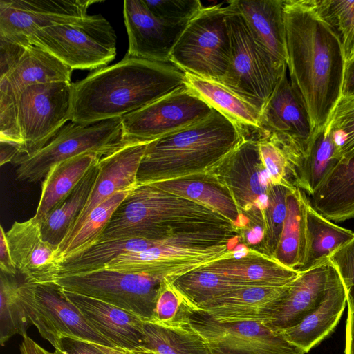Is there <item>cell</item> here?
Listing matches in <instances>:
<instances>
[{
  "mask_svg": "<svg viewBox=\"0 0 354 354\" xmlns=\"http://www.w3.org/2000/svg\"><path fill=\"white\" fill-rule=\"evenodd\" d=\"M181 308L190 326L207 342L212 354H305L265 323L220 322L184 301Z\"/></svg>",
  "mask_w": 354,
  "mask_h": 354,
  "instance_id": "obj_11",
  "label": "cell"
},
{
  "mask_svg": "<svg viewBox=\"0 0 354 354\" xmlns=\"http://www.w3.org/2000/svg\"><path fill=\"white\" fill-rule=\"evenodd\" d=\"M189 307L201 310L225 295L251 286L201 268L182 274L169 282Z\"/></svg>",
  "mask_w": 354,
  "mask_h": 354,
  "instance_id": "obj_33",
  "label": "cell"
},
{
  "mask_svg": "<svg viewBox=\"0 0 354 354\" xmlns=\"http://www.w3.org/2000/svg\"><path fill=\"white\" fill-rule=\"evenodd\" d=\"M151 184L216 212L231 222L240 235L241 231H247L250 228V221L241 213L228 189L212 174L189 176Z\"/></svg>",
  "mask_w": 354,
  "mask_h": 354,
  "instance_id": "obj_25",
  "label": "cell"
},
{
  "mask_svg": "<svg viewBox=\"0 0 354 354\" xmlns=\"http://www.w3.org/2000/svg\"><path fill=\"white\" fill-rule=\"evenodd\" d=\"M345 354H354V309L348 305Z\"/></svg>",
  "mask_w": 354,
  "mask_h": 354,
  "instance_id": "obj_52",
  "label": "cell"
},
{
  "mask_svg": "<svg viewBox=\"0 0 354 354\" xmlns=\"http://www.w3.org/2000/svg\"><path fill=\"white\" fill-rule=\"evenodd\" d=\"M21 145L13 142L0 140V163H13L19 155Z\"/></svg>",
  "mask_w": 354,
  "mask_h": 354,
  "instance_id": "obj_50",
  "label": "cell"
},
{
  "mask_svg": "<svg viewBox=\"0 0 354 354\" xmlns=\"http://www.w3.org/2000/svg\"><path fill=\"white\" fill-rule=\"evenodd\" d=\"M231 38L227 7L203 6L187 24L169 56L185 73L220 82L229 65Z\"/></svg>",
  "mask_w": 354,
  "mask_h": 354,
  "instance_id": "obj_6",
  "label": "cell"
},
{
  "mask_svg": "<svg viewBox=\"0 0 354 354\" xmlns=\"http://www.w3.org/2000/svg\"><path fill=\"white\" fill-rule=\"evenodd\" d=\"M143 1L154 15L176 26H186L203 8L198 0Z\"/></svg>",
  "mask_w": 354,
  "mask_h": 354,
  "instance_id": "obj_44",
  "label": "cell"
},
{
  "mask_svg": "<svg viewBox=\"0 0 354 354\" xmlns=\"http://www.w3.org/2000/svg\"><path fill=\"white\" fill-rule=\"evenodd\" d=\"M54 352L55 354H104L93 343L72 337L62 339L60 348Z\"/></svg>",
  "mask_w": 354,
  "mask_h": 354,
  "instance_id": "obj_48",
  "label": "cell"
},
{
  "mask_svg": "<svg viewBox=\"0 0 354 354\" xmlns=\"http://www.w3.org/2000/svg\"><path fill=\"white\" fill-rule=\"evenodd\" d=\"M226 7L231 55L220 83L261 112L287 64H278L256 40L242 15L230 1Z\"/></svg>",
  "mask_w": 354,
  "mask_h": 354,
  "instance_id": "obj_5",
  "label": "cell"
},
{
  "mask_svg": "<svg viewBox=\"0 0 354 354\" xmlns=\"http://www.w3.org/2000/svg\"><path fill=\"white\" fill-rule=\"evenodd\" d=\"M354 95V57L345 62L342 96Z\"/></svg>",
  "mask_w": 354,
  "mask_h": 354,
  "instance_id": "obj_51",
  "label": "cell"
},
{
  "mask_svg": "<svg viewBox=\"0 0 354 354\" xmlns=\"http://www.w3.org/2000/svg\"><path fill=\"white\" fill-rule=\"evenodd\" d=\"M335 153V143L325 127L315 131L292 185L311 196L339 163Z\"/></svg>",
  "mask_w": 354,
  "mask_h": 354,
  "instance_id": "obj_36",
  "label": "cell"
},
{
  "mask_svg": "<svg viewBox=\"0 0 354 354\" xmlns=\"http://www.w3.org/2000/svg\"><path fill=\"white\" fill-rule=\"evenodd\" d=\"M210 174L228 189L241 213L263 232L267 193L273 184L262 162L257 140L245 139Z\"/></svg>",
  "mask_w": 354,
  "mask_h": 354,
  "instance_id": "obj_14",
  "label": "cell"
},
{
  "mask_svg": "<svg viewBox=\"0 0 354 354\" xmlns=\"http://www.w3.org/2000/svg\"><path fill=\"white\" fill-rule=\"evenodd\" d=\"M214 109L186 85L122 118V141L149 143L199 122Z\"/></svg>",
  "mask_w": 354,
  "mask_h": 354,
  "instance_id": "obj_13",
  "label": "cell"
},
{
  "mask_svg": "<svg viewBox=\"0 0 354 354\" xmlns=\"http://www.w3.org/2000/svg\"><path fill=\"white\" fill-rule=\"evenodd\" d=\"M183 302L181 296L164 281L157 296L153 317L151 322L167 323L174 319Z\"/></svg>",
  "mask_w": 354,
  "mask_h": 354,
  "instance_id": "obj_46",
  "label": "cell"
},
{
  "mask_svg": "<svg viewBox=\"0 0 354 354\" xmlns=\"http://www.w3.org/2000/svg\"><path fill=\"white\" fill-rule=\"evenodd\" d=\"M0 268L1 272L11 276L19 274L12 259L6 232L0 227Z\"/></svg>",
  "mask_w": 354,
  "mask_h": 354,
  "instance_id": "obj_49",
  "label": "cell"
},
{
  "mask_svg": "<svg viewBox=\"0 0 354 354\" xmlns=\"http://www.w3.org/2000/svg\"><path fill=\"white\" fill-rule=\"evenodd\" d=\"M123 15L129 39L127 55L169 62L171 51L185 26L157 17L143 0L124 1Z\"/></svg>",
  "mask_w": 354,
  "mask_h": 354,
  "instance_id": "obj_19",
  "label": "cell"
},
{
  "mask_svg": "<svg viewBox=\"0 0 354 354\" xmlns=\"http://www.w3.org/2000/svg\"><path fill=\"white\" fill-rule=\"evenodd\" d=\"M28 41L73 70L102 68L116 55L115 30L101 15L38 30Z\"/></svg>",
  "mask_w": 354,
  "mask_h": 354,
  "instance_id": "obj_7",
  "label": "cell"
},
{
  "mask_svg": "<svg viewBox=\"0 0 354 354\" xmlns=\"http://www.w3.org/2000/svg\"><path fill=\"white\" fill-rule=\"evenodd\" d=\"M245 139L235 124L214 110L205 120L148 143L137 185L210 174Z\"/></svg>",
  "mask_w": 354,
  "mask_h": 354,
  "instance_id": "obj_3",
  "label": "cell"
},
{
  "mask_svg": "<svg viewBox=\"0 0 354 354\" xmlns=\"http://www.w3.org/2000/svg\"><path fill=\"white\" fill-rule=\"evenodd\" d=\"M133 189L115 193L89 213L78 231L68 241L59 245L62 263L97 243L115 211Z\"/></svg>",
  "mask_w": 354,
  "mask_h": 354,
  "instance_id": "obj_39",
  "label": "cell"
},
{
  "mask_svg": "<svg viewBox=\"0 0 354 354\" xmlns=\"http://www.w3.org/2000/svg\"><path fill=\"white\" fill-rule=\"evenodd\" d=\"M317 15L338 37L345 62L354 57V1L310 0Z\"/></svg>",
  "mask_w": 354,
  "mask_h": 354,
  "instance_id": "obj_40",
  "label": "cell"
},
{
  "mask_svg": "<svg viewBox=\"0 0 354 354\" xmlns=\"http://www.w3.org/2000/svg\"><path fill=\"white\" fill-rule=\"evenodd\" d=\"M292 185H272L267 193V203L263 214V253L273 257L277 248L287 214L286 197Z\"/></svg>",
  "mask_w": 354,
  "mask_h": 354,
  "instance_id": "obj_42",
  "label": "cell"
},
{
  "mask_svg": "<svg viewBox=\"0 0 354 354\" xmlns=\"http://www.w3.org/2000/svg\"><path fill=\"white\" fill-rule=\"evenodd\" d=\"M335 146L339 162L354 156V95L341 96L325 125Z\"/></svg>",
  "mask_w": 354,
  "mask_h": 354,
  "instance_id": "obj_41",
  "label": "cell"
},
{
  "mask_svg": "<svg viewBox=\"0 0 354 354\" xmlns=\"http://www.w3.org/2000/svg\"><path fill=\"white\" fill-rule=\"evenodd\" d=\"M26 47L0 37V78L6 76L17 66Z\"/></svg>",
  "mask_w": 354,
  "mask_h": 354,
  "instance_id": "obj_47",
  "label": "cell"
},
{
  "mask_svg": "<svg viewBox=\"0 0 354 354\" xmlns=\"http://www.w3.org/2000/svg\"><path fill=\"white\" fill-rule=\"evenodd\" d=\"M185 85L235 124L245 139L259 140L263 136L261 112L221 83L185 73Z\"/></svg>",
  "mask_w": 354,
  "mask_h": 354,
  "instance_id": "obj_26",
  "label": "cell"
},
{
  "mask_svg": "<svg viewBox=\"0 0 354 354\" xmlns=\"http://www.w3.org/2000/svg\"><path fill=\"white\" fill-rule=\"evenodd\" d=\"M156 240L128 238L97 242L81 254L64 261L62 264L59 275L102 269L120 254L146 250L154 245Z\"/></svg>",
  "mask_w": 354,
  "mask_h": 354,
  "instance_id": "obj_37",
  "label": "cell"
},
{
  "mask_svg": "<svg viewBox=\"0 0 354 354\" xmlns=\"http://www.w3.org/2000/svg\"><path fill=\"white\" fill-rule=\"evenodd\" d=\"M148 143L124 144L102 157L98 174L88 199L62 244L80 229L89 213L115 193L137 185L138 169Z\"/></svg>",
  "mask_w": 354,
  "mask_h": 354,
  "instance_id": "obj_20",
  "label": "cell"
},
{
  "mask_svg": "<svg viewBox=\"0 0 354 354\" xmlns=\"http://www.w3.org/2000/svg\"><path fill=\"white\" fill-rule=\"evenodd\" d=\"M6 234L16 268L27 281L55 282L62 264L59 246L44 239L41 223L35 216L14 222Z\"/></svg>",
  "mask_w": 354,
  "mask_h": 354,
  "instance_id": "obj_17",
  "label": "cell"
},
{
  "mask_svg": "<svg viewBox=\"0 0 354 354\" xmlns=\"http://www.w3.org/2000/svg\"><path fill=\"white\" fill-rule=\"evenodd\" d=\"M73 83L38 84L25 88L18 97V121L24 140L12 164L46 146L70 120Z\"/></svg>",
  "mask_w": 354,
  "mask_h": 354,
  "instance_id": "obj_12",
  "label": "cell"
},
{
  "mask_svg": "<svg viewBox=\"0 0 354 354\" xmlns=\"http://www.w3.org/2000/svg\"><path fill=\"white\" fill-rule=\"evenodd\" d=\"M24 304L31 324L55 349L60 348L62 339L65 337L114 347L89 324L55 282L35 284L28 281Z\"/></svg>",
  "mask_w": 354,
  "mask_h": 354,
  "instance_id": "obj_10",
  "label": "cell"
},
{
  "mask_svg": "<svg viewBox=\"0 0 354 354\" xmlns=\"http://www.w3.org/2000/svg\"><path fill=\"white\" fill-rule=\"evenodd\" d=\"M223 227L236 229L224 216L203 205L151 183L137 185L118 207L97 242L160 239Z\"/></svg>",
  "mask_w": 354,
  "mask_h": 354,
  "instance_id": "obj_4",
  "label": "cell"
},
{
  "mask_svg": "<svg viewBox=\"0 0 354 354\" xmlns=\"http://www.w3.org/2000/svg\"><path fill=\"white\" fill-rule=\"evenodd\" d=\"M144 331L145 347L158 354H212L205 340L187 322L181 306L170 322H144Z\"/></svg>",
  "mask_w": 354,
  "mask_h": 354,
  "instance_id": "obj_31",
  "label": "cell"
},
{
  "mask_svg": "<svg viewBox=\"0 0 354 354\" xmlns=\"http://www.w3.org/2000/svg\"><path fill=\"white\" fill-rule=\"evenodd\" d=\"M260 125L262 138H274L305 157L315 132L303 98L288 77V67L261 112Z\"/></svg>",
  "mask_w": 354,
  "mask_h": 354,
  "instance_id": "obj_16",
  "label": "cell"
},
{
  "mask_svg": "<svg viewBox=\"0 0 354 354\" xmlns=\"http://www.w3.org/2000/svg\"><path fill=\"white\" fill-rule=\"evenodd\" d=\"M310 197L312 206L331 221L354 218V156L339 162Z\"/></svg>",
  "mask_w": 354,
  "mask_h": 354,
  "instance_id": "obj_29",
  "label": "cell"
},
{
  "mask_svg": "<svg viewBox=\"0 0 354 354\" xmlns=\"http://www.w3.org/2000/svg\"><path fill=\"white\" fill-rule=\"evenodd\" d=\"M346 304V290L338 274L320 305L299 324L280 333L290 343L307 353L333 330Z\"/></svg>",
  "mask_w": 354,
  "mask_h": 354,
  "instance_id": "obj_28",
  "label": "cell"
},
{
  "mask_svg": "<svg viewBox=\"0 0 354 354\" xmlns=\"http://www.w3.org/2000/svg\"><path fill=\"white\" fill-rule=\"evenodd\" d=\"M283 17L289 78L303 98L315 132L325 127L342 96L343 49L310 0H284Z\"/></svg>",
  "mask_w": 354,
  "mask_h": 354,
  "instance_id": "obj_1",
  "label": "cell"
},
{
  "mask_svg": "<svg viewBox=\"0 0 354 354\" xmlns=\"http://www.w3.org/2000/svg\"><path fill=\"white\" fill-rule=\"evenodd\" d=\"M353 238L354 232L324 217L310 201L306 212V256L298 271H306L329 259L335 250Z\"/></svg>",
  "mask_w": 354,
  "mask_h": 354,
  "instance_id": "obj_34",
  "label": "cell"
},
{
  "mask_svg": "<svg viewBox=\"0 0 354 354\" xmlns=\"http://www.w3.org/2000/svg\"><path fill=\"white\" fill-rule=\"evenodd\" d=\"M64 292L89 324L114 347H145L144 322L140 317L102 300L65 290Z\"/></svg>",
  "mask_w": 354,
  "mask_h": 354,
  "instance_id": "obj_21",
  "label": "cell"
},
{
  "mask_svg": "<svg viewBox=\"0 0 354 354\" xmlns=\"http://www.w3.org/2000/svg\"><path fill=\"white\" fill-rule=\"evenodd\" d=\"M344 284L347 304L354 309V238L329 257Z\"/></svg>",
  "mask_w": 354,
  "mask_h": 354,
  "instance_id": "obj_45",
  "label": "cell"
},
{
  "mask_svg": "<svg viewBox=\"0 0 354 354\" xmlns=\"http://www.w3.org/2000/svg\"><path fill=\"white\" fill-rule=\"evenodd\" d=\"M290 285L248 286L230 292L201 310L220 322L252 321L266 324Z\"/></svg>",
  "mask_w": 354,
  "mask_h": 354,
  "instance_id": "obj_24",
  "label": "cell"
},
{
  "mask_svg": "<svg viewBox=\"0 0 354 354\" xmlns=\"http://www.w3.org/2000/svg\"><path fill=\"white\" fill-rule=\"evenodd\" d=\"M98 162L41 222V233L46 241L59 246L68 235L88 199L98 174Z\"/></svg>",
  "mask_w": 354,
  "mask_h": 354,
  "instance_id": "obj_35",
  "label": "cell"
},
{
  "mask_svg": "<svg viewBox=\"0 0 354 354\" xmlns=\"http://www.w3.org/2000/svg\"><path fill=\"white\" fill-rule=\"evenodd\" d=\"M185 85L171 62L125 55L73 83L70 121L83 125L122 118Z\"/></svg>",
  "mask_w": 354,
  "mask_h": 354,
  "instance_id": "obj_2",
  "label": "cell"
},
{
  "mask_svg": "<svg viewBox=\"0 0 354 354\" xmlns=\"http://www.w3.org/2000/svg\"><path fill=\"white\" fill-rule=\"evenodd\" d=\"M338 274L330 259L310 270L299 272L266 325L281 332L299 324L320 305Z\"/></svg>",
  "mask_w": 354,
  "mask_h": 354,
  "instance_id": "obj_18",
  "label": "cell"
},
{
  "mask_svg": "<svg viewBox=\"0 0 354 354\" xmlns=\"http://www.w3.org/2000/svg\"><path fill=\"white\" fill-rule=\"evenodd\" d=\"M20 351L21 354H55V352H50L42 348L27 334L23 336Z\"/></svg>",
  "mask_w": 354,
  "mask_h": 354,
  "instance_id": "obj_54",
  "label": "cell"
},
{
  "mask_svg": "<svg viewBox=\"0 0 354 354\" xmlns=\"http://www.w3.org/2000/svg\"><path fill=\"white\" fill-rule=\"evenodd\" d=\"M73 69L55 56L29 45L17 66L0 78V105L17 109L19 94L27 87L53 82H71Z\"/></svg>",
  "mask_w": 354,
  "mask_h": 354,
  "instance_id": "obj_22",
  "label": "cell"
},
{
  "mask_svg": "<svg viewBox=\"0 0 354 354\" xmlns=\"http://www.w3.org/2000/svg\"><path fill=\"white\" fill-rule=\"evenodd\" d=\"M261 46L280 66L286 64L284 0H233Z\"/></svg>",
  "mask_w": 354,
  "mask_h": 354,
  "instance_id": "obj_27",
  "label": "cell"
},
{
  "mask_svg": "<svg viewBox=\"0 0 354 354\" xmlns=\"http://www.w3.org/2000/svg\"><path fill=\"white\" fill-rule=\"evenodd\" d=\"M27 281L20 273L0 274V344L3 346L15 335H26L31 324L24 304Z\"/></svg>",
  "mask_w": 354,
  "mask_h": 354,
  "instance_id": "obj_38",
  "label": "cell"
},
{
  "mask_svg": "<svg viewBox=\"0 0 354 354\" xmlns=\"http://www.w3.org/2000/svg\"><path fill=\"white\" fill-rule=\"evenodd\" d=\"M234 252L201 268L253 285L278 287L290 285L299 274V271L257 250L246 248L239 255Z\"/></svg>",
  "mask_w": 354,
  "mask_h": 354,
  "instance_id": "obj_23",
  "label": "cell"
},
{
  "mask_svg": "<svg viewBox=\"0 0 354 354\" xmlns=\"http://www.w3.org/2000/svg\"><path fill=\"white\" fill-rule=\"evenodd\" d=\"M93 0H0V37L30 45L28 37L51 26L72 23L88 16Z\"/></svg>",
  "mask_w": 354,
  "mask_h": 354,
  "instance_id": "obj_15",
  "label": "cell"
},
{
  "mask_svg": "<svg viewBox=\"0 0 354 354\" xmlns=\"http://www.w3.org/2000/svg\"><path fill=\"white\" fill-rule=\"evenodd\" d=\"M310 199L295 187L286 197L287 214L274 258L282 265L298 271L306 250V212Z\"/></svg>",
  "mask_w": 354,
  "mask_h": 354,
  "instance_id": "obj_32",
  "label": "cell"
},
{
  "mask_svg": "<svg viewBox=\"0 0 354 354\" xmlns=\"http://www.w3.org/2000/svg\"><path fill=\"white\" fill-rule=\"evenodd\" d=\"M102 156L85 153L55 164L41 183V197L35 217L40 223L54 209L96 165Z\"/></svg>",
  "mask_w": 354,
  "mask_h": 354,
  "instance_id": "obj_30",
  "label": "cell"
},
{
  "mask_svg": "<svg viewBox=\"0 0 354 354\" xmlns=\"http://www.w3.org/2000/svg\"><path fill=\"white\" fill-rule=\"evenodd\" d=\"M124 144L122 118L88 125L71 122L42 149L15 165L16 177L19 181L37 183L59 162L85 153L104 156Z\"/></svg>",
  "mask_w": 354,
  "mask_h": 354,
  "instance_id": "obj_8",
  "label": "cell"
},
{
  "mask_svg": "<svg viewBox=\"0 0 354 354\" xmlns=\"http://www.w3.org/2000/svg\"><path fill=\"white\" fill-rule=\"evenodd\" d=\"M257 142L262 162L272 183L292 185L289 180L290 162L286 151L269 137L261 138Z\"/></svg>",
  "mask_w": 354,
  "mask_h": 354,
  "instance_id": "obj_43",
  "label": "cell"
},
{
  "mask_svg": "<svg viewBox=\"0 0 354 354\" xmlns=\"http://www.w3.org/2000/svg\"><path fill=\"white\" fill-rule=\"evenodd\" d=\"M104 354H158L156 351L146 347L137 349H124L118 347H109L94 344Z\"/></svg>",
  "mask_w": 354,
  "mask_h": 354,
  "instance_id": "obj_53",
  "label": "cell"
},
{
  "mask_svg": "<svg viewBox=\"0 0 354 354\" xmlns=\"http://www.w3.org/2000/svg\"><path fill=\"white\" fill-rule=\"evenodd\" d=\"M163 281L149 274L102 268L59 275L55 283L65 290L102 300L136 314L143 322H150Z\"/></svg>",
  "mask_w": 354,
  "mask_h": 354,
  "instance_id": "obj_9",
  "label": "cell"
}]
</instances>
